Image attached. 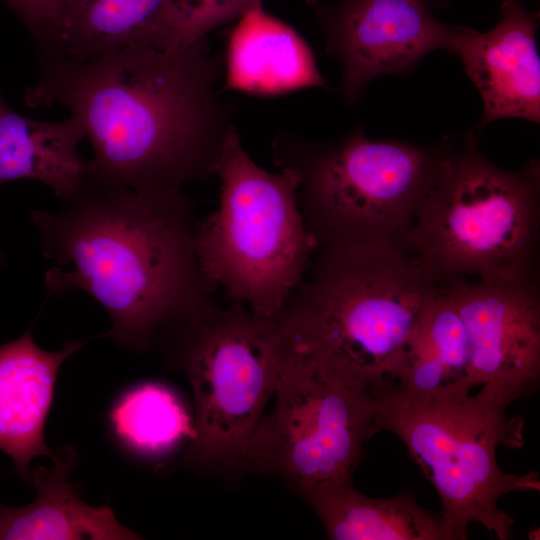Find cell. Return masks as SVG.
Listing matches in <instances>:
<instances>
[{
  "label": "cell",
  "instance_id": "obj_1",
  "mask_svg": "<svg viewBox=\"0 0 540 540\" xmlns=\"http://www.w3.org/2000/svg\"><path fill=\"white\" fill-rule=\"evenodd\" d=\"M222 77L223 55L207 38L132 47L83 62L42 61L25 102L60 105L80 123L93 148L89 176L135 190L178 189L215 175L236 128Z\"/></svg>",
  "mask_w": 540,
  "mask_h": 540
},
{
  "label": "cell",
  "instance_id": "obj_2",
  "mask_svg": "<svg viewBox=\"0 0 540 540\" xmlns=\"http://www.w3.org/2000/svg\"><path fill=\"white\" fill-rule=\"evenodd\" d=\"M51 293L81 290L109 314L107 336L150 350L213 301L196 252L199 221L183 188L135 190L87 175L58 211L33 210Z\"/></svg>",
  "mask_w": 540,
  "mask_h": 540
},
{
  "label": "cell",
  "instance_id": "obj_3",
  "mask_svg": "<svg viewBox=\"0 0 540 540\" xmlns=\"http://www.w3.org/2000/svg\"><path fill=\"white\" fill-rule=\"evenodd\" d=\"M439 281L406 244L317 248L276 319L294 347L372 388L395 369Z\"/></svg>",
  "mask_w": 540,
  "mask_h": 540
},
{
  "label": "cell",
  "instance_id": "obj_4",
  "mask_svg": "<svg viewBox=\"0 0 540 540\" xmlns=\"http://www.w3.org/2000/svg\"><path fill=\"white\" fill-rule=\"evenodd\" d=\"M373 390L379 405L372 436L391 432L404 442L439 495L448 540L467 539L471 523L510 539L514 520L499 499L540 488L537 472L517 475L498 465V446L521 448L525 441L524 419L507 414L511 402L490 386L474 395L419 396L384 379Z\"/></svg>",
  "mask_w": 540,
  "mask_h": 540
},
{
  "label": "cell",
  "instance_id": "obj_5",
  "mask_svg": "<svg viewBox=\"0 0 540 540\" xmlns=\"http://www.w3.org/2000/svg\"><path fill=\"white\" fill-rule=\"evenodd\" d=\"M158 342L188 378L194 398L193 435L179 466L226 478L243 475L246 449L280 372L276 318L213 300L163 331Z\"/></svg>",
  "mask_w": 540,
  "mask_h": 540
},
{
  "label": "cell",
  "instance_id": "obj_6",
  "mask_svg": "<svg viewBox=\"0 0 540 540\" xmlns=\"http://www.w3.org/2000/svg\"><path fill=\"white\" fill-rule=\"evenodd\" d=\"M539 190L537 161L521 171L503 170L480 153L469 133L459 150L440 156L408 248L438 278L528 274L538 237Z\"/></svg>",
  "mask_w": 540,
  "mask_h": 540
},
{
  "label": "cell",
  "instance_id": "obj_7",
  "mask_svg": "<svg viewBox=\"0 0 540 540\" xmlns=\"http://www.w3.org/2000/svg\"><path fill=\"white\" fill-rule=\"evenodd\" d=\"M279 169L259 166L235 128L216 167L218 208L199 223L196 236L210 283L264 318L281 313L317 249L298 205L299 178Z\"/></svg>",
  "mask_w": 540,
  "mask_h": 540
},
{
  "label": "cell",
  "instance_id": "obj_8",
  "mask_svg": "<svg viewBox=\"0 0 540 540\" xmlns=\"http://www.w3.org/2000/svg\"><path fill=\"white\" fill-rule=\"evenodd\" d=\"M272 155L299 178L298 205L317 248L407 245L440 159L418 146L372 140L358 129L326 144L281 132Z\"/></svg>",
  "mask_w": 540,
  "mask_h": 540
},
{
  "label": "cell",
  "instance_id": "obj_9",
  "mask_svg": "<svg viewBox=\"0 0 540 540\" xmlns=\"http://www.w3.org/2000/svg\"><path fill=\"white\" fill-rule=\"evenodd\" d=\"M280 334L274 406L246 449L242 474L275 476L298 495L320 484L351 480L363 444L372 437L377 396L373 388L321 364Z\"/></svg>",
  "mask_w": 540,
  "mask_h": 540
},
{
  "label": "cell",
  "instance_id": "obj_10",
  "mask_svg": "<svg viewBox=\"0 0 540 540\" xmlns=\"http://www.w3.org/2000/svg\"><path fill=\"white\" fill-rule=\"evenodd\" d=\"M469 346L474 386H490L510 402L540 381V299L531 274L470 281L447 277Z\"/></svg>",
  "mask_w": 540,
  "mask_h": 540
},
{
  "label": "cell",
  "instance_id": "obj_11",
  "mask_svg": "<svg viewBox=\"0 0 540 540\" xmlns=\"http://www.w3.org/2000/svg\"><path fill=\"white\" fill-rule=\"evenodd\" d=\"M314 3L326 30V51L341 63L348 103L375 77L405 72L426 54L448 48L451 27L432 16L427 0Z\"/></svg>",
  "mask_w": 540,
  "mask_h": 540
},
{
  "label": "cell",
  "instance_id": "obj_12",
  "mask_svg": "<svg viewBox=\"0 0 540 540\" xmlns=\"http://www.w3.org/2000/svg\"><path fill=\"white\" fill-rule=\"evenodd\" d=\"M501 19L488 32L451 28L447 50L462 61L484 104L481 125L516 117L540 121L538 19L518 0H504Z\"/></svg>",
  "mask_w": 540,
  "mask_h": 540
},
{
  "label": "cell",
  "instance_id": "obj_13",
  "mask_svg": "<svg viewBox=\"0 0 540 540\" xmlns=\"http://www.w3.org/2000/svg\"><path fill=\"white\" fill-rule=\"evenodd\" d=\"M85 343L72 340L58 351H47L34 342L29 329L0 345V450L28 483L31 460L54 455L45 442V425L58 372Z\"/></svg>",
  "mask_w": 540,
  "mask_h": 540
},
{
  "label": "cell",
  "instance_id": "obj_14",
  "mask_svg": "<svg viewBox=\"0 0 540 540\" xmlns=\"http://www.w3.org/2000/svg\"><path fill=\"white\" fill-rule=\"evenodd\" d=\"M223 90L277 96L325 86L311 47L263 5L237 19L223 55Z\"/></svg>",
  "mask_w": 540,
  "mask_h": 540
},
{
  "label": "cell",
  "instance_id": "obj_15",
  "mask_svg": "<svg viewBox=\"0 0 540 540\" xmlns=\"http://www.w3.org/2000/svg\"><path fill=\"white\" fill-rule=\"evenodd\" d=\"M170 0H63L57 25L39 50L41 61L83 62L132 47L180 46Z\"/></svg>",
  "mask_w": 540,
  "mask_h": 540
},
{
  "label": "cell",
  "instance_id": "obj_16",
  "mask_svg": "<svg viewBox=\"0 0 540 540\" xmlns=\"http://www.w3.org/2000/svg\"><path fill=\"white\" fill-rule=\"evenodd\" d=\"M74 447L54 451L53 465L31 472L36 498L20 508L0 504V540L141 538L121 525L108 505L92 507L80 499L69 475L77 462Z\"/></svg>",
  "mask_w": 540,
  "mask_h": 540
},
{
  "label": "cell",
  "instance_id": "obj_17",
  "mask_svg": "<svg viewBox=\"0 0 540 540\" xmlns=\"http://www.w3.org/2000/svg\"><path fill=\"white\" fill-rule=\"evenodd\" d=\"M388 380L415 395L470 393L469 346L447 278L428 298L402 356Z\"/></svg>",
  "mask_w": 540,
  "mask_h": 540
},
{
  "label": "cell",
  "instance_id": "obj_18",
  "mask_svg": "<svg viewBox=\"0 0 540 540\" xmlns=\"http://www.w3.org/2000/svg\"><path fill=\"white\" fill-rule=\"evenodd\" d=\"M299 496L332 540H448L440 514L423 509L408 489L372 498L351 479L320 484Z\"/></svg>",
  "mask_w": 540,
  "mask_h": 540
},
{
  "label": "cell",
  "instance_id": "obj_19",
  "mask_svg": "<svg viewBox=\"0 0 540 540\" xmlns=\"http://www.w3.org/2000/svg\"><path fill=\"white\" fill-rule=\"evenodd\" d=\"M84 138L74 117L57 122L35 120L12 110L0 94V184L37 181L63 201L68 199L88 175V160L78 151Z\"/></svg>",
  "mask_w": 540,
  "mask_h": 540
},
{
  "label": "cell",
  "instance_id": "obj_20",
  "mask_svg": "<svg viewBox=\"0 0 540 540\" xmlns=\"http://www.w3.org/2000/svg\"><path fill=\"white\" fill-rule=\"evenodd\" d=\"M108 418L122 446L141 456L164 455L193 435V420L182 401L159 383H142L125 391Z\"/></svg>",
  "mask_w": 540,
  "mask_h": 540
},
{
  "label": "cell",
  "instance_id": "obj_21",
  "mask_svg": "<svg viewBox=\"0 0 540 540\" xmlns=\"http://www.w3.org/2000/svg\"><path fill=\"white\" fill-rule=\"evenodd\" d=\"M260 5L263 0H170L169 16L178 42L187 45Z\"/></svg>",
  "mask_w": 540,
  "mask_h": 540
},
{
  "label": "cell",
  "instance_id": "obj_22",
  "mask_svg": "<svg viewBox=\"0 0 540 540\" xmlns=\"http://www.w3.org/2000/svg\"><path fill=\"white\" fill-rule=\"evenodd\" d=\"M11 8L41 49L52 35L63 0H0Z\"/></svg>",
  "mask_w": 540,
  "mask_h": 540
}]
</instances>
